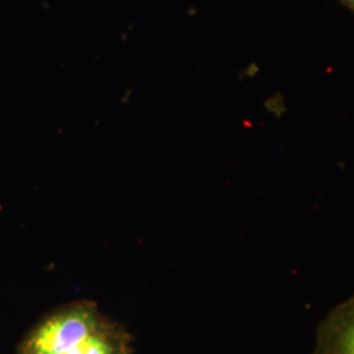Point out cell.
Returning a JSON list of instances; mask_svg holds the SVG:
<instances>
[{
    "mask_svg": "<svg viewBox=\"0 0 354 354\" xmlns=\"http://www.w3.org/2000/svg\"><path fill=\"white\" fill-rule=\"evenodd\" d=\"M99 306L87 299L64 306L44 317L26 335L19 354H64L105 320Z\"/></svg>",
    "mask_w": 354,
    "mask_h": 354,
    "instance_id": "6da1fadb",
    "label": "cell"
},
{
    "mask_svg": "<svg viewBox=\"0 0 354 354\" xmlns=\"http://www.w3.org/2000/svg\"><path fill=\"white\" fill-rule=\"evenodd\" d=\"M313 354H354V295L322 320Z\"/></svg>",
    "mask_w": 354,
    "mask_h": 354,
    "instance_id": "7a4b0ae2",
    "label": "cell"
},
{
    "mask_svg": "<svg viewBox=\"0 0 354 354\" xmlns=\"http://www.w3.org/2000/svg\"><path fill=\"white\" fill-rule=\"evenodd\" d=\"M342 1H344L349 8H352L354 11V0H342Z\"/></svg>",
    "mask_w": 354,
    "mask_h": 354,
    "instance_id": "3957f363",
    "label": "cell"
}]
</instances>
